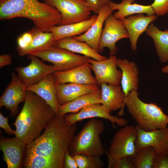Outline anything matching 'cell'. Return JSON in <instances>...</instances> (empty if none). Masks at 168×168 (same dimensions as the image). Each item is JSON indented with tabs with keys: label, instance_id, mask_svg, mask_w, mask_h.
Masks as SVG:
<instances>
[{
	"label": "cell",
	"instance_id": "obj_1",
	"mask_svg": "<svg viewBox=\"0 0 168 168\" xmlns=\"http://www.w3.org/2000/svg\"><path fill=\"white\" fill-rule=\"evenodd\" d=\"M77 128L76 123L69 124L64 116L56 115L43 133L27 145L25 155L47 158L58 168H63L64 156Z\"/></svg>",
	"mask_w": 168,
	"mask_h": 168
},
{
	"label": "cell",
	"instance_id": "obj_2",
	"mask_svg": "<svg viewBox=\"0 0 168 168\" xmlns=\"http://www.w3.org/2000/svg\"><path fill=\"white\" fill-rule=\"evenodd\" d=\"M56 115L51 106L34 93L26 90L23 106L13 125L15 135L27 145L40 135Z\"/></svg>",
	"mask_w": 168,
	"mask_h": 168
},
{
	"label": "cell",
	"instance_id": "obj_3",
	"mask_svg": "<svg viewBox=\"0 0 168 168\" xmlns=\"http://www.w3.org/2000/svg\"><path fill=\"white\" fill-rule=\"evenodd\" d=\"M17 17L30 19L36 29L44 32L59 25L61 19L56 9L38 0H0V20Z\"/></svg>",
	"mask_w": 168,
	"mask_h": 168
},
{
	"label": "cell",
	"instance_id": "obj_4",
	"mask_svg": "<svg viewBox=\"0 0 168 168\" xmlns=\"http://www.w3.org/2000/svg\"><path fill=\"white\" fill-rule=\"evenodd\" d=\"M138 91L129 92L125 102L128 111L136 121V127L146 131L167 127L168 116L154 103H146L138 97Z\"/></svg>",
	"mask_w": 168,
	"mask_h": 168
},
{
	"label": "cell",
	"instance_id": "obj_5",
	"mask_svg": "<svg viewBox=\"0 0 168 168\" xmlns=\"http://www.w3.org/2000/svg\"><path fill=\"white\" fill-rule=\"evenodd\" d=\"M101 120L91 119L72 138L68 151L72 156L84 154L100 157L106 153L100 136L105 130Z\"/></svg>",
	"mask_w": 168,
	"mask_h": 168
},
{
	"label": "cell",
	"instance_id": "obj_6",
	"mask_svg": "<svg viewBox=\"0 0 168 168\" xmlns=\"http://www.w3.org/2000/svg\"><path fill=\"white\" fill-rule=\"evenodd\" d=\"M138 129L136 127L125 125L115 134L110 142L108 158L114 159L124 156L133 157L137 152Z\"/></svg>",
	"mask_w": 168,
	"mask_h": 168
},
{
	"label": "cell",
	"instance_id": "obj_7",
	"mask_svg": "<svg viewBox=\"0 0 168 168\" xmlns=\"http://www.w3.org/2000/svg\"><path fill=\"white\" fill-rule=\"evenodd\" d=\"M43 60L51 63L58 71L70 70L87 63L91 58L85 56L76 54L67 49L53 46L47 50L30 53Z\"/></svg>",
	"mask_w": 168,
	"mask_h": 168
},
{
	"label": "cell",
	"instance_id": "obj_8",
	"mask_svg": "<svg viewBox=\"0 0 168 168\" xmlns=\"http://www.w3.org/2000/svg\"><path fill=\"white\" fill-rule=\"evenodd\" d=\"M60 13L59 25L79 22L89 19L91 11L86 0H44Z\"/></svg>",
	"mask_w": 168,
	"mask_h": 168
},
{
	"label": "cell",
	"instance_id": "obj_9",
	"mask_svg": "<svg viewBox=\"0 0 168 168\" xmlns=\"http://www.w3.org/2000/svg\"><path fill=\"white\" fill-rule=\"evenodd\" d=\"M125 38H129L127 30L121 21L111 14L105 21L104 27L99 43L98 52L101 53L105 48L107 47L110 50V56H114L118 50L116 43Z\"/></svg>",
	"mask_w": 168,
	"mask_h": 168
},
{
	"label": "cell",
	"instance_id": "obj_10",
	"mask_svg": "<svg viewBox=\"0 0 168 168\" xmlns=\"http://www.w3.org/2000/svg\"><path fill=\"white\" fill-rule=\"evenodd\" d=\"M31 62L26 67H16L18 77L26 87L37 84L47 75L58 71L54 65L45 64L36 56L28 55Z\"/></svg>",
	"mask_w": 168,
	"mask_h": 168
},
{
	"label": "cell",
	"instance_id": "obj_11",
	"mask_svg": "<svg viewBox=\"0 0 168 168\" xmlns=\"http://www.w3.org/2000/svg\"><path fill=\"white\" fill-rule=\"evenodd\" d=\"M64 116L65 121L69 124L76 123L85 119L95 117L103 118L109 120L114 128L116 127L115 124L123 127L128 124V122L126 119L111 115V113L101 104L85 106L77 113L66 114Z\"/></svg>",
	"mask_w": 168,
	"mask_h": 168
},
{
	"label": "cell",
	"instance_id": "obj_12",
	"mask_svg": "<svg viewBox=\"0 0 168 168\" xmlns=\"http://www.w3.org/2000/svg\"><path fill=\"white\" fill-rule=\"evenodd\" d=\"M26 86L14 72L11 74V80L0 98V107H4L14 117L18 112V106L24 102L26 96Z\"/></svg>",
	"mask_w": 168,
	"mask_h": 168
},
{
	"label": "cell",
	"instance_id": "obj_13",
	"mask_svg": "<svg viewBox=\"0 0 168 168\" xmlns=\"http://www.w3.org/2000/svg\"><path fill=\"white\" fill-rule=\"evenodd\" d=\"M117 59L115 56H112L102 61L91 58L89 59V62L99 86L103 82L115 85H119L122 72L117 68Z\"/></svg>",
	"mask_w": 168,
	"mask_h": 168
},
{
	"label": "cell",
	"instance_id": "obj_14",
	"mask_svg": "<svg viewBox=\"0 0 168 168\" xmlns=\"http://www.w3.org/2000/svg\"><path fill=\"white\" fill-rule=\"evenodd\" d=\"M136 127L138 129L137 151L145 147L151 146L156 154L168 152V127L150 131Z\"/></svg>",
	"mask_w": 168,
	"mask_h": 168
},
{
	"label": "cell",
	"instance_id": "obj_15",
	"mask_svg": "<svg viewBox=\"0 0 168 168\" xmlns=\"http://www.w3.org/2000/svg\"><path fill=\"white\" fill-rule=\"evenodd\" d=\"M91 70L90 64L87 63L70 70L57 71L53 73L55 83L98 85L95 77L92 75Z\"/></svg>",
	"mask_w": 168,
	"mask_h": 168
},
{
	"label": "cell",
	"instance_id": "obj_16",
	"mask_svg": "<svg viewBox=\"0 0 168 168\" xmlns=\"http://www.w3.org/2000/svg\"><path fill=\"white\" fill-rule=\"evenodd\" d=\"M157 18L154 14L146 16L143 13H139L128 16L120 20L128 32L133 51L137 50V41L140 35Z\"/></svg>",
	"mask_w": 168,
	"mask_h": 168
},
{
	"label": "cell",
	"instance_id": "obj_17",
	"mask_svg": "<svg viewBox=\"0 0 168 168\" xmlns=\"http://www.w3.org/2000/svg\"><path fill=\"white\" fill-rule=\"evenodd\" d=\"M26 146L22 140L16 137L1 139L0 150L7 168L20 167Z\"/></svg>",
	"mask_w": 168,
	"mask_h": 168
},
{
	"label": "cell",
	"instance_id": "obj_18",
	"mask_svg": "<svg viewBox=\"0 0 168 168\" xmlns=\"http://www.w3.org/2000/svg\"><path fill=\"white\" fill-rule=\"evenodd\" d=\"M100 86L101 104L110 113L121 109L118 114L123 115L126 98L121 86L108 84L105 82L101 83Z\"/></svg>",
	"mask_w": 168,
	"mask_h": 168
},
{
	"label": "cell",
	"instance_id": "obj_19",
	"mask_svg": "<svg viewBox=\"0 0 168 168\" xmlns=\"http://www.w3.org/2000/svg\"><path fill=\"white\" fill-rule=\"evenodd\" d=\"M113 11L108 4L105 5L97 14L96 21L86 32L72 37L77 41L86 43L97 52L104 23L106 18Z\"/></svg>",
	"mask_w": 168,
	"mask_h": 168
},
{
	"label": "cell",
	"instance_id": "obj_20",
	"mask_svg": "<svg viewBox=\"0 0 168 168\" xmlns=\"http://www.w3.org/2000/svg\"><path fill=\"white\" fill-rule=\"evenodd\" d=\"M26 90L34 93L44 99L58 115L60 105L56 100V84L53 73L47 75L37 84L27 86Z\"/></svg>",
	"mask_w": 168,
	"mask_h": 168
},
{
	"label": "cell",
	"instance_id": "obj_21",
	"mask_svg": "<svg viewBox=\"0 0 168 168\" xmlns=\"http://www.w3.org/2000/svg\"><path fill=\"white\" fill-rule=\"evenodd\" d=\"M98 85L70 83L56 84V98L59 105L71 101L79 96L99 88Z\"/></svg>",
	"mask_w": 168,
	"mask_h": 168
},
{
	"label": "cell",
	"instance_id": "obj_22",
	"mask_svg": "<svg viewBox=\"0 0 168 168\" xmlns=\"http://www.w3.org/2000/svg\"><path fill=\"white\" fill-rule=\"evenodd\" d=\"M116 63L117 67L119 68L122 71L120 82L126 99L129 92L132 91H138L139 83L138 69L135 62H129L126 59L117 58Z\"/></svg>",
	"mask_w": 168,
	"mask_h": 168
},
{
	"label": "cell",
	"instance_id": "obj_23",
	"mask_svg": "<svg viewBox=\"0 0 168 168\" xmlns=\"http://www.w3.org/2000/svg\"><path fill=\"white\" fill-rule=\"evenodd\" d=\"M101 90L98 89L81 95L70 102L60 105L58 115L64 116L68 113H77L83 107L92 104H101Z\"/></svg>",
	"mask_w": 168,
	"mask_h": 168
},
{
	"label": "cell",
	"instance_id": "obj_24",
	"mask_svg": "<svg viewBox=\"0 0 168 168\" xmlns=\"http://www.w3.org/2000/svg\"><path fill=\"white\" fill-rule=\"evenodd\" d=\"M54 46L67 49L73 53L81 54L97 61H102L108 58L99 54L86 43L77 41L72 37H66L55 41Z\"/></svg>",
	"mask_w": 168,
	"mask_h": 168
},
{
	"label": "cell",
	"instance_id": "obj_25",
	"mask_svg": "<svg viewBox=\"0 0 168 168\" xmlns=\"http://www.w3.org/2000/svg\"><path fill=\"white\" fill-rule=\"evenodd\" d=\"M30 31L33 35L32 41L26 48L17 50L19 56H23L31 53L47 50L54 46L55 40L51 32L40 31L35 27Z\"/></svg>",
	"mask_w": 168,
	"mask_h": 168
},
{
	"label": "cell",
	"instance_id": "obj_26",
	"mask_svg": "<svg viewBox=\"0 0 168 168\" xmlns=\"http://www.w3.org/2000/svg\"><path fill=\"white\" fill-rule=\"evenodd\" d=\"M97 15H92L84 21L70 24L58 25L50 30L54 35L55 41L66 37H72L86 32L96 20Z\"/></svg>",
	"mask_w": 168,
	"mask_h": 168
},
{
	"label": "cell",
	"instance_id": "obj_27",
	"mask_svg": "<svg viewBox=\"0 0 168 168\" xmlns=\"http://www.w3.org/2000/svg\"><path fill=\"white\" fill-rule=\"evenodd\" d=\"M134 2V0H123L120 3H117L111 1L108 4L113 11L118 10L113 15L115 18L119 20L134 14L145 13L150 15L155 14L151 5L133 3Z\"/></svg>",
	"mask_w": 168,
	"mask_h": 168
},
{
	"label": "cell",
	"instance_id": "obj_28",
	"mask_svg": "<svg viewBox=\"0 0 168 168\" xmlns=\"http://www.w3.org/2000/svg\"><path fill=\"white\" fill-rule=\"evenodd\" d=\"M145 32L153 40L160 61L162 63L168 61V29L161 30L152 22Z\"/></svg>",
	"mask_w": 168,
	"mask_h": 168
},
{
	"label": "cell",
	"instance_id": "obj_29",
	"mask_svg": "<svg viewBox=\"0 0 168 168\" xmlns=\"http://www.w3.org/2000/svg\"><path fill=\"white\" fill-rule=\"evenodd\" d=\"M156 155L151 146L142 148L133 157L135 168H153Z\"/></svg>",
	"mask_w": 168,
	"mask_h": 168
},
{
	"label": "cell",
	"instance_id": "obj_30",
	"mask_svg": "<svg viewBox=\"0 0 168 168\" xmlns=\"http://www.w3.org/2000/svg\"><path fill=\"white\" fill-rule=\"evenodd\" d=\"M23 166L26 168H58L57 164L50 159L34 155H25Z\"/></svg>",
	"mask_w": 168,
	"mask_h": 168
},
{
	"label": "cell",
	"instance_id": "obj_31",
	"mask_svg": "<svg viewBox=\"0 0 168 168\" xmlns=\"http://www.w3.org/2000/svg\"><path fill=\"white\" fill-rule=\"evenodd\" d=\"M73 156L78 168H101L105 164L98 156L78 154Z\"/></svg>",
	"mask_w": 168,
	"mask_h": 168
},
{
	"label": "cell",
	"instance_id": "obj_32",
	"mask_svg": "<svg viewBox=\"0 0 168 168\" xmlns=\"http://www.w3.org/2000/svg\"><path fill=\"white\" fill-rule=\"evenodd\" d=\"M133 157L124 156L114 159L108 158V168H135Z\"/></svg>",
	"mask_w": 168,
	"mask_h": 168
},
{
	"label": "cell",
	"instance_id": "obj_33",
	"mask_svg": "<svg viewBox=\"0 0 168 168\" xmlns=\"http://www.w3.org/2000/svg\"><path fill=\"white\" fill-rule=\"evenodd\" d=\"M158 16H162L168 13V0H154L151 5Z\"/></svg>",
	"mask_w": 168,
	"mask_h": 168
},
{
	"label": "cell",
	"instance_id": "obj_34",
	"mask_svg": "<svg viewBox=\"0 0 168 168\" xmlns=\"http://www.w3.org/2000/svg\"><path fill=\"white\" fill-rule=\"evenodd\" d=\"M90 10L95 14H98L105 5L111 0H86Z\"/></svg>",
	"mask_w": 168,
	"mask_h": 168
},
{
	"label": "cell",
	"instance_id": "obj_35",
	"mask_svg": "<svg viewBox=\"0 0 168 168\" xmlns=\"http://www.w3.org/2000/svg\"><path fill=\"white\" fill-rule=\"evenodd\" d=\"M153 168H168V152L156 154Z\"/></svg>",
	"mask_w": 168,
	"mask_h": 168
},
{
	"label": "cell",
	"instance_id": "obj_36",
	"mask_svg": "<svg viewBox=\"0 0 168 168\" xmlns=\"http://www.w3.org/2000/svg\"><path fill=\"white\" fill-rule=\"evenodd\" d=\"M8 118L9 116L5 117L0 113V127L8 135H15V131L12 130L9 124L8 121Z\"/></svg>",
	"mask_w": 168,
	"mask_h": 168
},
{
	"label": "cell",
	"instance_id": "obj_37",
	"mask_svg": "<svg viewBox=\"0 0 168 168\" xmlns=\"http://www.w3.org/2000/svg\"><path fill=\"white\" fill-rule=\"evenodd\" d=\"M63 168H78L75 159L69 154L68 149L64 156Z\"/></svg>",
	"mask_w": 168,
	"mask_h": 168
},
{
	"label": "cell",
	"instance_id": "obj_38",
	"mask_svg": "<svg viewBox=\"0 0 168 168\" xmlns=\"http://www.w3.org/2000/svg\"><path fill=\"white\" fill-rule=\"evenodd\" d=\"M12 62L11 56L7 54H2L0 56V68L10 65Z\"/></svg>",
	"mask_w": 168,
	"mask_h": 168
},
{
	"label": "cell",
	"instance_id": "obj_39",
	"mask_svg": "<svg viewBox=\"0 0 168 168\" xmlns=\"http://www.w3.org/2000/svg\"><path fill=\"white\" fill-rule=\"evenodd\" d=\"M21 36L28 45L32 41L33 35L30 30L23 33Z\"/></svg>",
	"mask_w": 168,
	"mask_h": 168
},
{
	"label": "cell",
	"instance_id": "obj_40",
	"mask_svg": "<svg viewBox=\"0 0 168 168\" xmlns=\"http://www.w3.org/2000/svg\"><path fill=\"white\" fill-rule=\"evenodd\" d=\"M161 71L164 73L168 74V64L164 66L161 69Z\"/></svg>",
	"mask_w": 168,
	"mask_h": 168
},
{
	"label": "cell",
	"instance_id": "obj_41",
	"mask_svg": "<svg viewBox=\"0 0 168 168\" xmlns=\"http://www.w3.org/2000/svg\"></svg>",
	"mask_w": 168,
	"mask_h": 168
}]
</instances>
